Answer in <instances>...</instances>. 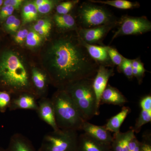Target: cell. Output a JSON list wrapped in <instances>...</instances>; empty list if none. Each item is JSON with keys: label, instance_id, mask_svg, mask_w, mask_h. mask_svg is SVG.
Segmentation results:
<instances>
[{"label": "cell", "instance_id": "6da1fadb", "mask_svg": "<svg viewBox=\"0 0 151 151\" xmlns=\"http://www.w3.org/2000/svg\"><path fill=\"white\" fill-rule=\"evenodd\" d=\"M43 63L50 84L58 89L82 79H93L99 67L76 31L57 35L45 51Z\"/></svg>", "mask_w": 151, "mask_h": 151}, {"label": "cell", "instance_id": "7a4b0ae2", "mask_svg": "<svg viewBox=\"0 0 151 151\" xmlns=\"http://www.w3.org/2000/svg\"><path fill=\"white\" fill-rule=\"evenodd\" d=\"M31 72V69L18 52L8 50L0 55V86L4 91L15 95L22 92L34 94Z\"/></svg>", "mask_w": 151, "mask_h": 151}, {"label": "cell", "instance_id": "3957f363", "mask_svg": "<svg viewBox=\"0 0 151 151\" xmlns=\"http://www.w3.org/2000/svg\"><path fill=\"white\" fill-rule=\"evenodd\" d=\"M51 100L58 128L60 129L81 131L85 120L65 89H58Z\"/></svg>", "mask_w": 151, "mask_h": 151}, {"label": "cell", "instance_id": "277c9868", "mask_svg": "<svg viewBox=\"0 0 151 151\" xmlns=\"http://www.w3.org/2000/svg\"><path fill=\"white\" fill-rule=\"evenodd\" d=\"M93 79H84L68 85L64 89L72 98L84 120L89 121L98 116L97 100L92 87Z\"/></svg>", "mask_w": 151, "mask_h": 151}, {"label": "cell", "instance_id": "5b68a950", "mask_svg": "<svg viewBox=\"0 0 151 151\" xmlns=\"http://www.w3.org/2000/svg\"><path fill=\"white\" fill-rule=\"evenodd\" d=\"M78 28L88 29L116 24L118 19L108 9L99 4L86 1L77 10Z\"/></svg>", "mask_w": 151, "mask_h": 151}, {"label": "cell", "instance_id": "8992f818", "mask_svg": "<svg viewBox=\"0 0 151 151\" xmlns=\"http://www.w3.org/2000/svg\"><path fill=\"white\" fill-rule=\"evenodd\" d=\"M77 132L59 129L49 132L43 137L38 151H77Z\"/></svg>", "mask_w": 151, "mask_h": 151}, {"label": "cell", "instance_id": "52a82bcc", "mask_svg": "<svg viewBox=\"0 0 151 151\" xmlns=\"http://www.w3.org/2000/svg\"><path fill=\"white\" fill-rule=\"evenodd\" d=\"M117 31L112 41L122 36L139 35L151 31V22L145 17H135L122 16L117 22Z\"/></svg>", "mask_w": 151, "mask_h": 151}, {"label": "cell", "instance_id": "ba28073f", "mask_svg": "<svg viewBox=\"0 0 151 151\" xmlns=\"http://www.w3.org/2000/svg\"><path fill=\"white\" fill-rule=\"evenodd\" d=\"M117 23L90 28H79L77 32L79 37L86 43L102 45L104 39L111 29L116 27Z\"/></svg>", "mask_w": 151, "mask_h": 151}, {"label": "cell", "instance_id": "9c48e42d", "mask_svg": "<svg viewBox=\"0 0 151 151\" xmlns=\"http://www.w3.org/2000/svg\"><path fill=\"white\" fill-rule=\"evenodd\" d=\"M114 75V67L100 65L93 78L92 87L96 96L97 108L99 111H100L101 95L108 85L109 79Z\"/></svg>", "mask_w": 151, "mask_h": 151}, {"label": "cell", "instance_id": "30bf717a", "mask_svg": "<svg viewBox=\"0 0 151 151\" xmlns=\"http://www.w3.org/2000/svg\"><path fill=\"white\" fill-rule=\"evenodd\" d=\"M31 80L34 94L38 99L47 97L49 78L45 71L33 68L31 69Z\"/></svg>", "mask_w": 151, "mask_h": 151}, {"label": "cell", "instance_id": "8fae6325", "mask_svg": "<svg viewBox=\"0 0 151 151\" xmlns=\"http://www.w3.org/2000/svg\"><path fill=\"white\" fill-rule=\"evenodd\" d=\"M36 111L40 119L52 128L53 131L59 129L57 125L53 104L51 99L45 97L39 99Z\"/></svg>", "mask_w": 151, "mask_h": 151}, {"label": "cell", "instance_id": "7c38bea8", "mask_svg": "<svg viewBox=\"0 0 151 151\" xmlns=\"http://www.w3.org/2000/svg\"><path fill=\"white\" fill-rule=\"evenodd\" d=\"M81 130L84 134L94 139L105 144L111 145L113 140V136L111 132L104 126H98L84 121L82 124Z\"/></svg>", "mask_w": 151, "mask_h": 151}, {"label": "cell", "instance_id": "4fadbf2b", "mask_svg": "<svg viewBox=\"0 0 151 151\" xmlns=\"http://www.w3.org/2000/svg\"><path fill=\"white\" fill-rule=\"evenodd\" d=\"M15 96L12 99L9 107L10 111L26 110L36 111L37 110V99L32 93L22 92Z\"/></svg>", "mask_w": 151, "mask_h": 151}, {"label": "cell", "instance_id": "5bb4252c", "mask_svg": "<svg viewBox=\"0 0 151 151\" xmlns=\"http://www.w3.org/2000/svg\"><path fill=\"white\" fill-rule=\"evenodd\" d=\"M80 39L81 44L86 49L89 56L99 65L114 67V65L109 58L106 46L89 44L82 40L80 38Z\"/></svg>", "mask_w": 151, "mask_h": 151}, {"label": "cell", "instance_id": "9a60e30c", "mask_svg": "<svg viewBox=\"0 0 151 151\" xmlns=\"http://www.w3.org/2000/svg\"><path fill=\"white\" fill-rule=\"evenodd\" d=\"M77 151H111V146L83 133L78 135Z\"/></svg>", "mask_w": 151, "mask_h": 151}, {"label": "cell", "instance_id": "2e32d148", "mask_svg": "<svg viewBox=\"0 0 151 151\" xmlns=\"http://www.w3.org/2000/svg\"><path fill=\"white\" fill-rule=\"evenodd\" d=\"M128 100L122 92L110 84H108L101 95L100 105L108 104L124 106Z\"/></svg>", "mask_w": 151, "mask_h": 151}, {"label": "cell", "instance_id": "e0dca14e", "mask_svg": "<svg viewBox=\"0 0 151 151\" xmlns=\"http://www.w3.org/2000/svg\"><path fill=\"white\" fill-rule=\"evenodd\" d=\"M6 151H37L28 138L20 133L12 136Z\"/></svg>", "mask_w": 151, "mask_h": 151}, {"label": "cell", "instance_id": "ac0fdd59", "mask_svg": "<svg viewBox=\"0 0 151 151\" xmlns=\"http://www.w3.org/2000/svg\"><path fill=\"white\" fill-rule=\"evenodd\" d=\"M113 140L111 144V151H128V145L130 140L135 136L133 130L127 132L113 134Z\"/></svg>", "mask_w": 151, "mask_h": 151}, {"label": "cell", "instance_id": "d6986e66", "mask_svg": "<svg viewBox=\"0 0 151 151\" xmlns=\"http://www.w3.org/2000/svg\"><path fill=\"white\" fill-rule=\"evenodd\" d=\"M131 112L129 107L123 106L120 112L108 119L104 127L111 133H119L122 124Z\"/></svg>", "mask_w": 151, "mask_h": 151}, {"label": "cell", "instance_id": "ffe728a7", "mask_svg": "<svg viewBox=\"0 0 151 151\" xmlns=\"http://www.w3.org/2000/svg\"><path fill=\"white\" fill-rule=\"evenodd\" d=\"M53 19L57 27L62 31L61 33L77 32L79 29L76 19L70 14L65 15L56 14L55 15Z\"/></svg>", "mask_w": 151, "mask_h": 151}, {"label": "cell", "instance_id": "44dd1931", "mask_svg": "<svg viewBox=\"0 0 151 151\" xmlns=\"http://www.w3.org/2000/svg\"><path fill=\"white\" fill-rule=\"evenodd\" d=\"M88 1L102 5H107L120 9H131L138 8L140 7V4L137 2H132L127 0H89Z\"/></svg>", "mask_w": 151, "mask_h": 151}, {"label": "cell", "instance_id": "7402d4cb", "mask_svg": "<svg viewBox=\"0 0 151 151\" xmlns=\"http://www.w3.org/2000/svg\"><path fill=\"white\" fill-rule=\"evenodd\" d=\"M38 13L36 7L32 1L26 3L24 5L22 10V18L24 24L36 20Z\"/></svg>", "mask_w": 151, "mask_h": 151}, {"label": "cell", "instance_id": "603a6c76", "mask_svg": "<svg viewBox=\"0 0 151 151\" xmlns=\"http://www.w3.org/2000/svg\"><path fill=\"white\" fill-rule=\"evenodd\" d=\"M151 122V109L141 108L139 115L136 121L134 127H131L135 134H138L140 132L142 127Z\"/></svg>", "mask_w": 151, "mask_h": 151}, {"label": "cell", "instance_id": "cb8c5ba5", "mask_svg": "<svg viewBox=\"0 0 151 151\" xmlns=\"http://www.w3.org/2000/svg\"><path fill=\"white\" fill-rule=\"evenodd\" d=\"M52 25L51 21L47 19L38 20L33 27V29L42 37L48 36L50 33Z\"/></svg>", "mask_w": 151, "mask_h": 151}, {"label": "cell", "instance_id": "d4e9b609", "mask_svg": "<svg viewBox=\"0 0 151 151\" xmlns=\"http://www.w3.org/2000/svg\"><path fill=\"white\" fill-rule=\"evenodd\" d=\"M43 37L41 36L34 30L31 29L29 31L25 42L27 46L30 47H35L40 45Z\"/></svg>", "mask_w": 151, "mask_h": 151}, {"label": "cell", "instance_id": "484cf974", "mask_svg": "<svg viewBox=\"0 0 151 151\" xmlns=\"http://www.w3.org/2000/svg\"><path fill=\"white\" fill-rule=\"evenodd\" d=\"M109 58L114 65L118 66L119 68L122 65L124 57L116 49L109 46H106Z\"/></svg>", "mask_w": 151, "mask_h": 151}, {"label": "cell", "instance_id": "4316f807", "mask_svg": "<svg viewBox=\"0 0 151 151\" xmlns=\"http://www.w3.org/2000/svg\"><path fill=\"white\" fill-rule=\"evenodd\" d=\"M119 72H122L129 80L134 78L133 74V68L132 66V60L124 57L122 65L118 68Z\"/></svg>", "mask_w": 151, "mask_h": 151}, {"label": "cell", "instance_id": "83f0119b", "mask_svg": "<svg viewBox=\"0 0 151 151\" xmlns=\"http://www.w3.org/2000/svg\"><path fill=\"white\" fill-rule=\"evenodd\" d=\"M78 2V1H67L60 3L56 6L57 14L60 15L68 14Z\"/></svg>", "mask_w": 151, "mask_h": 151}, {"label": "cell", "instance_id": "f1b7e54d", "mask_svg": "<svg viewBox=\"0 0 151 151\" xmlns=\"http://www.w3.org/2000/svg\"><path fill=\"white\" fill-rule=\"evenodd\" d=\"M10 93L6 91H0V111L5 112L9 108L12 99Z\"/></svg>", "mask_w": 151, "mask_h": 151}, {"label": "cell", "instance_id": "f546056e", "mask_svg": "<svg viewBox=\"0 0 151 151\" xmlns=\"http://www.w3.org/2000/svg\"><path fill=\"white\" fill-rule=\"evenodd\" d=\"M141 151H151V133L147 131L144 132L142 136Z\"/></svg>", "mask_w": 151, "mask_h": 151}, {"label": "cell", "instance_id": "4dcf8cb0", "mask_svg": "<svg viewBox=\"0 0 151 151\" xmlns=\"http://www.w3.org/2000/svg\"><path fill=\"white\" fill-rule=\"evenodd\" d=\"M57 1L48 0V2L42 5L36 7L38 12L41 14H46L49 13L56 5Z\"/></svg>", "mask_w": 151, "mask_h": 151}, {"label": "cell", "instance_id": "1f68e13d", "mask_svg": "<svg viewBox=\"0 0 151 151\" xmlns=\"http://www.w3.org/2000/svg\"><path fill=\"white\" fill-rule=\"evenodd\" d=\"M29 31L26 29H20L14 36V40L18 44H22L25 41Z\"/></svg>", "mask_w": 151, "mask_h": 151}, {"label": "cell", "instance_id": "d6a6232c", "mask_svg": "<svg viewBox=\"0 0 151 151\" xmlns=\"http://www.w3.org/2000/svg\"><path fill=\"white\" fill-rule=\"evenodd\" d=\"M141 142L134 136L130 140L128 145V151H141Z\"/></svg>", "mask_w": 151, "mask_h": 151}, {"label": "cell", "instance_id": "836d02e7", "mask_svg": "<svg viewBox=\"0 0 151 151\" xmlns=\"http://www.w3.org/2000/svg\"><path fill=\"white\" fill-rule=\"evenodd\" d=\"M15 9L10 6H4L0 11V19H6L12 15Z\"/></svg>", "mask_w": 151, "mask_h": 151}, {"label": "cell", "instance_id": "e575fe53", "mask_svg": "<svg viewBox=\"0 0 151 151\" xmlns=\"http://www.w3.org/2000/svg\"><path fill=\"white\" fill-rule=\"evenodd\" d=\"M22 0H6L4 1V6H10L15 9H19L23 2Z\"/></svg>", "mask_w": 151, "mask_h": 151}, {"label": "cell", "instance_id": "d590c367", "mask_svg": "<svg viewBox=\"0 0 151 151\" xmlns=\"http://www.w3.org/2000/svg\"><path fill=\"white\" fill-rule=\"evenodd\" d=\"M132 66L133 68H136L138 70L146 71L144 67V64L141 61L140 58L132 60Z\"/></svg>", "mask_w": 151, "mask_h": 151}, {"label": "cell", "instance_id": "8d00e7d4", "mask_svg": "<svg viewBox=\"0 0 151 151\" xmlns=\"http://www.w3.org/2000/svg\"><path fill=\"white\" fill-rule=\"evenodd\" d=\"M16 18V17L12 15L6 19L5 26L6 29L8 30L9 31L10 29L11 28Z\"/></svg>", "mask_w": 151, "mask_h": 151}, {"label": "cell", "instance_id": "74e56055", "mask_svg": "<svg viewBox=\"0 0 151 151\" xmlns=\"http://www.w3.org/2000/svg\"><path fill=\"white\" fill-rule=\"evenodd\" d=\"M20 20L19 19L17 18L14 22L13 25L12 26V27L10 29L9 31L12 32H16L19 29V28L20 26Z\"/></svg>", "mask_w": 151, "mask_h": 151}, {"label": "cell", "instance_id": "f35d334b", "mask_svg": "<svg viewBox=\"0 0 151 151\" xmlns=\"http://www.w3.org/2000/svg\"><path fill=\"white\" fill-rule=\"evenodd\" d=\"M3 3H4V1H2V0H0V7L2 5Z\"/></svg>", "mask_w": 151, "mask_h": 151}, {"label": "cell", "instance_id": "ab89813d", "mask_svg": "<svg viewBox=\"0 0 151 151\" xmlns=\"http://www.w3.org/2000/svg\"><path fill=\"white\" fill-rule=\"evenodd\" d=\"M0 151H2L1 150H0Z\"/></svg>", "mask_w": 151, "mask_h": 151}]
</instances>
